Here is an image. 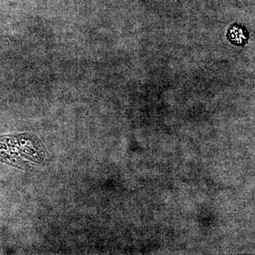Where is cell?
Instances as JSON below:
<instances>
[{
  "instance_id": "1",
  "label": "cell",
  "mask_w": 255,
  "mask_h": 255,
  "mask_svg": "<svg viewBox=\"0 0 255 255\" xmlns=\"http://www.w3.org/2000/svg\"><path fill=\"white\" fill-rule=\"evenodd\" d=\"M46 156V148L35 135H0V162L18 169H31L41 164Z\"/></svg>"
},
{
  "instance_id": "2",
  "label": "cell",
  "mask_w": 255,
  "mask_h": 255,
  "mask_svg": "<svg viewBox=\"0 0 255 255\" xmlns=\"http://www.w3.org/2000/svg\"><path fill=\"white\" fill-rule=\"evenodd\" d=\"M227 37L230 42L235 46H243L249 39V32L243 25L233 23L228 28Z\"/></svg>"
}]
</instances>
